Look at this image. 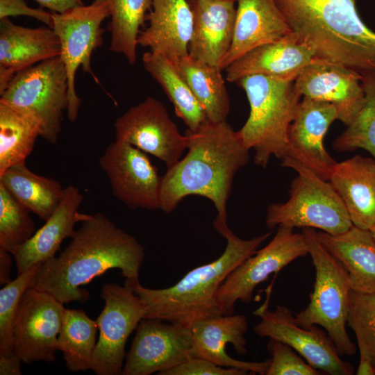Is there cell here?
Listing matches in <instances>:
<instances>
[{
	"instance_id": "32",
	"label": "cell",
	"mask_w": 375,
	"mask_h": 375,
	"mask_svg": "<svg viewBox=\"0 0 375 375\" xmlns=\"http://www.w3.org/2000/svg\"><path fill=\"white\" fill-rule=\"evenodd\" d=\"M97 330V322L83 310L65 308L58 347L69 371L91 369Z\"/></svg>"
},
{
	"instance_id": "34",
	"label": "cell",
	"mask_w": 375,
	"mask_h": 375,
	"mask_svg": "<svg viewBox=\"0 0 375 375\" xmlns=\"http://www.w3.org/2000/svg\"><path fill=\"white\" fill-rule=\"evenodd\" d=\"M361 83L365 92L362 106L334 140L333 147L340 152L364 149L375 160V73L362 74Z\"/></svg>"
},
{
	"instance_id": "26",
	"label": "cell",
	"mask_w": 375,
	"mask_h": 375,
	"mask_svg": "<svg viewBox=\"0 0 375 375\" xmlns=\"http://www.w3.org/2000/svg\"><path fill=\"white\" fill-rule=\"evenodd\" d=\"M328 181L353 225L369 230L375 224V160L356 155L337 162Z\"/></svg>"
},
{
	"instance_id": "30",
	"label": "cell",
	"mask_w": 375,
	"mask_h": 375,
	"mask_svg": "<svg viewBox=\"0 0 375 375\" xmlns=\"http://www.w3.org/2000/svg\"><path fill=\"white\" fill-rule=\"evenodd\" d=\"M0 183L25 207L46 221L64 195L59 182L35 174L25 163L11 167L0 174Z\"/></svg>"
},
{
	"instance_id": "18",
	"label": "cell",
	"mask_w": 375,
	"mask_h": 375,
	"mask_svg": "<svg viewBox=\"0 0 375 375\" xmlns=\"http://www.w3.org/2000/svg\"><path fill=\"white\" fill-rule=\"evenodd\" d=\"M362 75L343 65L314 58L294 80L302 97L333 104L338 120L349 125L361 108Z\"/></svg>"
},
{
	"instance_id": "12",
	"label": "cell",
	"mask_w": 375,
	"mask_h": 375,
	"mask_svg": "<svg viewBox=\"0 0 375 375\" xmlns=\"http://www.w3.org/2000/svg\"><path fill=\"white\" fill-rule=\"evenodd\" d=\"M269 297L253 313L260 317L253 327L261 338L281 341L295 350L308 364L330 375H351L353 365L341 358L333 342L326 331L317 325L303 327L296 322L292 311L285 306L277 305L274 310L268 308Z\"/></svg>"
},
{
	"instance_id": "37",
	"label": "cell",
	"mask_w": 375,
	"mask_h": 375,
	"mask_svg": "<svg viewBox=\"0 0 375 375\" xmlns=\"http://www.w3.org/2000/svg\"><path fill=\"white\" fill-rule=\"evenodd\" d=\"M40 265L18 274L0 290V360L18 357L12 344L13 322L21 299Z\"/></svg>"
},
{
	"instance_id": "39",
	"label": "cell",
	"mask_w": 375,
	"mask_h": 375,
	"mask_svg": "<svg viewBox=\"0 0 375 375\" xmlns=\"http://www.w3.org/2000/svg\"><path fill=\"white\" fill-rule=\"evenodd\" d=\"M246 370L224 367L210 360L197 356H190L182 363L174 367L162 375H245Z\"/></svg>"
},
{
	"instance_id": "4",
	"label": "cell",
	"mask_w": 375,
	"mask_h": 375,
	"mask_svg": "<svg viewBox=\"0 0 375 375\" xmlns=\"http://www.w3.org/2000/svg\"><path fill=\"white\" fill-rule=\"evenodd\" d=\"M213 227L226 240L224 251L218 258L194 268L169 288L151 289L140 282L126 285L143 301L146 308L144 318L190 326L197 320L222 315L215 303L218 289L237 267L256 252L271 233L242 239L228 228L227 221L217 217Z\"/></svg>"
},
{
	"instance_id": "28",
	"label": "cell",
	"mask_w": 375,
	"mask_h": 375,
	"mask_svg": "<svg viewBox=\"0 0 375 375\" xmlns=\"http://www.w3.org/2000/svg\"><path fill=\"white\" fill-rule=\"evenodd\" d=\"M146 71L161 86L173 104L175 113L188 130L195 131L208 121L201 106L177 67L164 56L147 51L142 56Z\"/></svg>"
},
{
	"instance_id": "15",
	"label": "cell",
	"mask_w": 375,
	"mask_h": 375,
	"mask_svg": "<svg viewBox=\"0 0 375 375\" xmlns=\"http://www.w3.org/2000/svg\"><path fill=\"white\" fill-rule=\"evenodd\" d=\"M112 194L131 210L160 209L162 176L145 152L126 142L110 143L99 160Z\"/></svg>"
},
{
	"instance_id": "14",
	"label": "cell",
	"mask_w": 375,
	"mask_h": 375,
	"mask_svg": "<svg viewBox=\"0 0 375 375\" xmlns=\"http://www.w3.org/2000/svg\"><path fill=\"white\" fill-rule=\"evenodd\" d=\"M116 140L126 142L162 161L167 169L181 158L188 139L163 104L152 97L128 108L114 123Z\"/></svg>"
},
{
	"instance_id": "17",
	"label": "cell",
	"mask_w": 375,
	"mask_h": 375,
	"mask_svg": "<svg viewBox=\"0 0 375 375\" xmlns=\"http://www.w3.org/2000/svg\"><path fill=\"white\" fill-rule=\"evenodd\" d=\"M338 119L333 104L302 97L288 129L285 157L329 181L338 162L325 149L324 139L331 124Z\"/></svg>"
},
{
	"instance_id": "20",
	"label": "cell",
	"mask_w": 375,
	"mask_h": 375,
	"mask_svg": "<svg viewBox=\"0 0 375 375\" xmlns=\"http://www.w3.org/2000/svg\"><path fill=\"white\" fill-rule=\"evenodd\" d=\"M60 54V41L52 28L0 19V95L18 72Z\"/></svg>"
},
{
	"instance_id": "42",
	"label": "cell",
	"mask_w": 375,
	"mask_h": 375,
	"mask_svg": "<svg viewBox=\"0 0 375 375\" xmlns=\"http://www.w3.org/2000/svg\"><path fill=\"white\" fill-rule=\"evenodd\" d=\"M11 253L0 249V284L5 285L11 281L10 268L12 265Z\"/></svg>"
},
{
	"instance_id": "5",
	"label": "cell",
	"mask_w": 375,
	"mask_h": 375,
	"mask_svg": "<svg viewBox=\"0 0 375 375\" xmlns=\"http://www.w3.org/2000/svg\"><path fill=\"white\" fill-rule=\"evenodd\" d=\"M235 83L246 93L250 106L238 132L246 146L254 150L255 165L266 168L272 156H286L288 129L302 97L292 79L253 74Z\"/></svg>"
},
{
	"instance_id": "36",
	"label": "cell",
	"mask_w": 375,
	"mask_h": 375,
	"mask_svg": "<svg viewBox=\"0 0 375 375\" xmlns=\"http://www.w3.org/2000/svg\"><path fill=\"white\" fill-rule=\"evenodd\" d=\"M347 324L356 335L360 359L375 368V292L351 290Z\"/></svg>"
},
{
	"instance_id": "23",
	"label": "cell",
	"mask_w": 375,
	"mask_h": 375,
	"mask_svg": "<svg viewBox=\"0 0 375 375\" xmlns=\"http://www.w3.org/2000/svg\"><path fill=\"white\" fill-rule=\"evenodd\" d=\"M147 18L149 24L141 31L138 45L160 53L174 65L189 54L193 31V14L188 0H153Z\"/></svg>"
},
{
	"instance_id": "6",
	"label": "cell",
	"mask_w": 375,
	"mask_h": 375,
	"mask_svg": "<svg viewBox=\"0 0 375 375\" xmlns=\"http://www.w3.org/2000/svg\"><path fill=\"white\" fill-rule=\"evenodd\" d=\"M301 233L315 269V280L309 303L294 314L296 322L303 327L321 326L341 356H351L356 346L346 329L351 290L347 274L319 242L314 228H303Z\"/></svg>"
},
{
	"instance_id": "25",
	"label": "cell",
	"mask_w": 375,
	"mask_h": 375,
	"mask_svg": "<svg viewBox=\"0 0 375 375\" xmlns=\"http://www.w3.org/2000/svg\"><path fill=\"white\" fill-rule=\"evenodd\" d=\"M83 199V197L76 187L68 185L65 188L62 199L53 214L12 255L17 275L53 258L62 241L73 236L75 224L83 217V213L78 212Z\"/></svg>"
},
{
	"instance_id": "29",
	"label": "cell",
	"mask_w": 375,
	"mask_h": 375,
	"mask_svg": "<svg viewBox=\"0 0 375 375\" xmlns=\"http://www.w3.org/2000/svg\"><path fill=\"white\" fill-rule=\"evenodd\" d=\"M177 68L203 110L208 121L226 120L230 100L222 69L189 54L178 63Z\"/></svg>"
},
{
	"instance_id": "10",
	"label": "cell",
	"mask_w": 375,
	"mask_h": 375,
	"mask_svg": "<svg viewBox=\"0 0 375 375\" xmlns=\"http://www.w3.org/2000/svg\"><path fill=\"white\" fill-rule=\"evenodd\" d=\"M279 226L272 240L246 259L225 279L215 295L222 315L233 314L237 301L249 303L255 288L296 259L308 255L302 233Z\"/></svg>"
},
{
	"instance_id": "9",
	"label": "cell",
	"mask_w": 375,
	"mask_h": 375,
	"mask_svg": "<svg viewBox=\"0 0 375 375\" xmlns=\"http://www.w3.org/2000/svg\"><path fill=\"white\" fill-rule=\"evenodd\" d=\"M52 28L60 44V54L66 69L69 103L67 117L70 122L76 120L81 101L75 87L76 74L78 67L89 74L94 81L101 83L91 67L93 52L103 43V22L110 17L106 0H93L85 6H78L64 12H53Z\"/></svg>"
},
{
	"instance_id": "27",
	"label": "cell",
	"mask_w": 375,
	"mask_h": 375,
	"mask_svg": "<svg viewBox=\"0 0 375 375\" xmlns=\"http://www.w3.org/2000/svg\"><path fill=\"white\" fill-rule=\"evenodd\" d=\"M316 235L346 271L351 290L375 292V240L369 230L353 226L341 234Z\"/></svg>"
},
{
	"instance_id": "41",
	"label": "cell",
	"mask_w": 375,
	"mask_h": 375,
	"mask_svg": "<svg viewBox=\"0 0 375 375\" xmlns=\"http://www.w3.org/2000/svg\"><path fill=\"white\" fill-rule=\"evenodd\" d=\"M41 7L53 12L62 13L71 8L83 5V0H34Z\"/></svg>"
},
{
	"instance_id": "2",
	"label": "cell",
	"mask_w": 375,
	"mask_h": 375,
	"mask_svg": "<svg viewBox=\"0 0 375 375\" xmlns=\"http://www.w3.org/2000/svg\"><path fill=\"white\" fill-rule=\"evenodd\" d=\"M188 153L162 176L160 209L170 213L190 195L210 200L217 217L227 221V201L233 178L249 160V149L226 121H207L187 130Z\"/></svg>"
},
{
	"instance_id": "16",
	"label": "cell",
	"mask_w": 375,
	"mask_h": 375,
	"mask_svg": "<svg viewBox=\"0 0 375 375\" xmlns=\"http://www.w3.org/2000/svg\"><path fill=\"white\" fill-rule=\"evenodd\" d=\"M192 356L190 326L143 318L135 329L122 374L162 375Z\"/></svg>"
},
{
	"instance_id": "31",
	"label": "cell",
	"mask_w": 375,
	"mask_h": 375,
	"mask_svg": "<svg viewBox=\"0 0 375 375\" xmlns=\"http://www.w3.org/2000/svg\"><path fill=\"white\" fill-rule=\"evenodd\" d=\"M41 136V124L33 116L0 101V174L25 163Z\"/></svg>"
},
{
	"instance_id": "11",
	"label": "cell",
	"mask_w": 375,
	"mask_h": 375,
	"mask_svg": "<svg viewBox=\"0 0 375 375\" xmlns=\"http://www.w3.org/2000/svg\"><path fill=\"white\" fill-rule=\"evenodd\" d=\"M101 297L105 304L96 320L99 334L90 369L97 375H119L126 341L144 317L146 308L131 288L117 283L104 284Z\"/></svg>"
},
{
	"instance_id": "7",
	"label": "cell",
	"mask_w": 375,
	"mask_h": 375,
	"mask_svg": "<svg viewBox=\"0 0 375 375\" xmlns=\"http://www.w3.org/2000/svg\"><path fill=\"white\" fill-rule=\"evenodd\" d=\"M281 165L295 170L297 176L291 184L289 199L267 207L268 228H318L335 235L353 226L342 200L328 181L291 158L285 157Z\"/></svg>"
},
{
	"instance_id": "35",
	"label": "cell",
	"mask_w": 375,
	"mask_h": 375,
	"mask_svg": "<svg viewBox=\"0 0 375 375\" xmlns=\"http://www.w3.org/2000/svg\"><path fill=\"white\" fill-rule=\"evenodd\" d=\"M30 210L0 183V249L12 255L35 231Z\"/></svg>"
},
{
	"instance_id": "33",
	"label": "cell",
	"mask_w": 375,
	"mask_h": 375,
	"mask_svg": "<svg viewBox=\"0 0 375 375\" xmlns=\"http://www.w3.org/2000/svg\"><path fill=\"white\" fill-rule=\"evenodd\" d=\"M110 20L108 30L111 34L110 51L122 54L128 63L137 60L138 39L140 28L147 18L153 0H106Z\"/></svg>"
},
{
	"instance_id": "43",
	"label": "cell",
	"mask_w": 375,
	"mask_h": 375,
	"mask_svg": "<svg viewBox=\"0 0 375 375\" xmlns=\"http://www.w3.org/2000/svg\"><path fill=\"white\" fill-rule=\"evenodd\" d=\"M22 360L19 357L0 360L1 375H20Z\"/></svg>"
},
{
	"instance_id": "22",
	"label": "cell",
	"mask_w": 375,
	"mask_h": 375,
	"mask_svg": "<svg viewBox=\"0 0 375 375\" xmlns=\"http://www.w3.org/2000/svg\"><path fill=\"white\" fill-rule=\"evenodd\" d=\"M188 1L193 14L189 55L219 67L233 40L237 12L235 1Z\"/></svg>"
},
{
	"instance_id": "1",
	"label": "cell",
	"mask_w": 375,
	"mask_h": 375,
	"mask_svg": "<svg viewBox=\"0 0 375 375\" xmlns=\"http://www.w3.org/2000/svg\"><path fill=\"white\" fill-rule=\"evenodd\" d=\"M68 246L41 264L29 287L47 292L62 303L84 302L83 285L110 269H119L125 285L139 281L144 247L101 212L83 214Z\"/></svg>"
},
{
	"instance_id": "24",
	"label": "cell",
	"mask_w": 375,
	"mask_h": 375,
	"mask_svg": "<svg viewBox=\"0 0 375 375\" xmlns=\"http://www.w3.org/2000/svg\"><path fill=\"white\" fill-rule=\"evenodd\" d=\"M231 45L220 69L251 50L279 40L292 30L275 0H238Z\"/></svg>"
},
{
	"instance_id": "45",
	"label": "cell",
	"mask_w": 375,
	"mask_h": 375,
	"mask_svg": "<svg viewBox=\"0 0 375 375\" xmlns=\"http://www.w3.org/2000/svg\"><path fill=\"white\" fill-rule=\"evenodd\" d=\"M226 1H237L238 0H226Z\"/></svg>"
},
{
	"instance_id": "40",
	"label": "cell",
	"mask_w": 375,
	"mask_h": 375,
	"mask_svg": "<svg viewBox=\"0 0 375 375\" xmlns=\"http://www.w3.org/2000/svg\"><path fill=\"white\" fill-rule=\"evenodd\" d=\"M19 15L33 17L49 27L53 26L52 12L42 7L31 8L24 0H0V19Z\"/></svg>"
},
{
	"instance_id": "19",
	"label": "cell",
	"mask_w": 375,
	"mask_h": 375,
	"mask_svg": "<svg viewBox=\"0 0 375 375\" xmlns=\"http://www.w3.org/2000/svg\"><path fill=\"white\" fill-rule=\"evenodd\" d=\"M248 327L244 315H221L194 322L190 325L192 356L206 358L222 367L266 375L270 359L261 362L242 361L230 357L226 352V344H231L238 353H247L245 333Z\"/></svg>"
},
{
	"instance_id": "8",
	"label": "cell",
	"mask_w": 375,
	"mask_h": 375,
	"mask_svg": "<svg viewBox=\"0 0 375 375\" xmlns=\"http://www.w3.org/2000/svg\"><path fill=\"white\" fill-rule=\"evenodd\" d=\"M0 101L27 112L41 124V136L56 144L69 103L68 80L60 56L18 72Z\"/></svg>"
},
{
	"instance_id": "38",
	"label": "cell",
	"mask_w": 375,
	"mask_h": 375,
	"mask_svg": "<svg viewBox=\"0 0 375 375\" xmlns=\"http://www.w3.org/2000/svg\"><path fill=\"white\" fill-rule=\"evenodd\" d=\"M267 350L272 358L266 375H321L288 344L269 338Z\"/></svg>"
},
{
	"instance_id": "3",
	"label": "cell",
	"mask_w": 375,
	"mask_h": 375,
	"mask_svg": "<svg viewBox=\"0 0 375 375\" xmlns=\"http://www.w3.org/2000/svg\"><path fill=\"white\" fill-rule=\"evenodd\" d=\"M292 32L315 58L375 73V32L360 17L356 0H275Z\"/></svg>"
},
{
	"instance_id": "21",
	"label": "cell",
	"mask_w": 375,
	"mask_h": 375,
	"mask_svg": "<svg viewBox=\"0 0 375 375\" xmlns=\"http://www.w3.org/2000/svg\"><path fill=\"white\" fill-rule=\"evenodd\" d=\"M314 58L311 47L292 32L234 61L226 69V78L228 82L236 83L247 76L262 74L295 80Z\"/></svg>"
},
{
	"instance_id": "13",
	"label": "cell",
	"mask_w": 375,
	"mask_h": 375,
	"mask_svg": "<svg viewBox=\"0 0 375 375\" xmlns=\"http://www.w3.org/2000/svg\"><path fill=\"white\" fill-rule=\"evenodd\" d=\"M65 308L49 294L27 288L12 326L13 349L22 362L55 361Z\"/></svg>"
},
{
	"instance_id": "44",
	"label": "cell",
	"mask_w": 375,
	"mask_h": 375,
	"mask_svg": "<svg viewBox=\"0 0 375 375\" xmlns=\"http://www.w3.org/2000/svg\"><path fill=\"white\" fill-rule=\"evenodd\" d=\"M369 231L375 240V224Z\"/></svg>"
}]
</instances>
